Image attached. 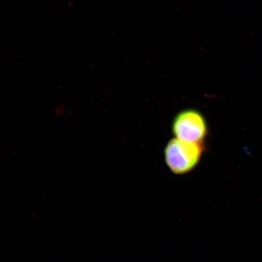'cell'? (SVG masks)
Returning a JSON list of instances; mask_svg holds the SVG:
<instances>
[{"instance_id": "cell-1", "label": "cell", "mask_w": 262, "mask_h": 262, "mask_svg": "<svg viewBox=\"0 0 262 262\" xmlns=\"http://www.w3.org/2000/svg\"><path fill=\"white\" fill-rule=\"evenodd\" d=\"M204 152L202 143L188 142L178 138L169 141L165 149L167 166L175 174L188 173L198 166Z\"/></svg>"}, {"instance_id": "cell-2", "label": "cell", "mask_w": 262, "mask_h": 262, "mask_svg": "<svg viewBox=\"0 0 262 262\" xmlns=\"http://www.w3.org/2000/svg\"><path fill=\"white\" fill-rule=\"evenodd\" d=\"M172 129L176 138L194 143H202L208 133L204 117L199 111L192 109L177 115Z\"/></svg>"}]
</instances>
